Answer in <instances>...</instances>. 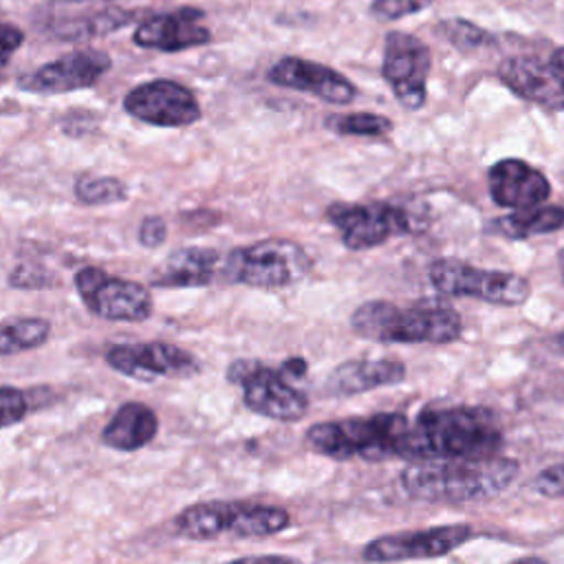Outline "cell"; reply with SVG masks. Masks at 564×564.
<instances>
[{
    "label": "cell",
    "mask_w": 564,
    "mask_h": 564,
    "mask_svg": "<svg viewBox=\"0 0 564 564\" xmlns=\"http://www.w3.org/2000/svg\"><path fill=\"white\" fill-rule=\"evenodd\" d=\"M209 40L212 31L205 26V13L196 7H178L174 11L150 15L132 31V42L137 46L161 53H178L203 46Z\"/></svg>",
    "instance_id": "2e32d148"
},
{
    "label": "cell",
    "mask_w": 564,
    "mask_h": 564,
    "mask_svg": "<svg viewBox=\"0 0 564 564\" xmlns=\"http://www.w3.org/2000/svg\"><path fill=\"white\" fill-rule=\"evenodd\" d=\"M306 361L302 357H289L284 364H282V372L289 377V379H300L306 375Z\"/></svg>",
    "instance_id": "e575fe53"
},
{
    "label": "cell",
    "mask_w": 564,
    "mask_h": 564,
    "mask_svg": "<svg viewBox=\"0 0 564 564\" xmlns=\"http://www.w3.org/2000/svg\"><path fill=\"white\" fill-rule=\"evenodd\" d=\"M355 335L381 344H449L460 337L463 319L445 302L419 300L394 304L368 300L350 315Z\"/></svg>",
    "instance_id": "3957f363"
},
{
    "label": "cell",
    "mask_w": 564,
    "mask_h": 564,
    "mask_svg": "<svg viewBox=\"0 0 564 564\" xmlns=\"http://www.w3.org/2000/svg\"><path fill=\"white\" fill-rule=\"evenodd\" d=\"M220 564H302L289 555H247V557H238V560H229V562H220Z\"/></svg>",
    "instance_id": "836d02e7"
},
{
    "label": "cell",
    "mask_w": 564,
    "mask_h": 564,
    "mask_svg": "<svg viewBox=\"0 0 564 564\" xmlns=\"http://www.w3.org/2000/svg\"><path fill=\"white\" fill-rule=\"evenodd\" d=\"M137 11L121 9V7H108L84 15H73L66 22H59L55 26L57 37L62 40H86V37H99L112 31L123 29L134 20Z\"/></svg>",
    "instance_id": "cb8c5ba5"
},
{
    "label": "cell",
    "mask_w": 564,
    "mask_h": 564,
    "mask_svg": "<svg viewBox=\"0 0 564 564\" xmlns=\"http://www.w3.org/2000/svg\"><path fill=\"white\" fill-rule=\"evenodd\" d=\"M106 364L137 381H154L156 377L187 379L200 370V361L189 350L165 341L119 344L108 348Z\"/></svg>",
    "instance_id": "5bb4252c"
},
{
    "label": "cell",
    "mask_w": 564,
    "mask_h": 564,
    "mask_svg": "<svg viewBox=\"0 0 564 564\" xmlns=\"http://www.w3.org/2000/svg\"><path fill=\"white\" fill-rule=\"evenodd\" d=\"M445 35V40H449L456 48H463V51H469V48H480L485 44L491 42V33L482 31L480 26L463 20V18H452V20H445L441 26H438Z\"/></svg>",
    "instance_id": "83f0119b"
},
{
    "label": "cell",
    "mask_w": 564,
    "mask_h": 564,
    "mask_svg": "<svg viewBox=\"0 0 564 564\" xmlns=\"http://www.w3.org/2000/svg\"><path fill=\"white\" fill-rule=\"evenodd\" d=\"M560 271H562V280H564V249L560 251Z\"/></svg>",
    "instance_id": "74e56055"
},
{
    "label": "cell",
    "mask_w": 564,
    "mask_h": 564,
    "mask_svg": "<svg viewBox=\"0 0 564 564\" xmlns=\"http://www.w3.org/2000/svg\"><path fill=\"white\" fill-rule=\"evenodd\" d=\"M549 66H551V70L555 73V77L560 79V84L564 86V46H560V48H555V51L551 53Z\"/></svg>",
    "instance_id": "d590c367"
},
{
    "label": "cell",
    "mask_w": 564,
    "mask_h": 564,
    "mask_svg": "<svg viewBox=\"0 0 564 564\" xmlns=\"http://www.w3.org/2000/svg\"><path fill=\"white\" fill-rule=\"evenodd\" d=\"M557 341H560V344H562V346H564V333H562V335H560V337H557Z\"/></svg>",
    "instance_id": "f35d334b"
},
{
    "label": "cell",
    "mask_w": 564,
    "mask_h": 564,
    "mask_svg": "<svg viewBox=\"0 0 564 564\" xmlns=\"http://www.w3.org/2000/svg\"><path fill=\"white\" fill-rule=\"evenodd\" d=\"M511 564H549V562L542 560V557H538V555H524V557H520V560H513Z\"/></svg>",
    "instance_id": "8d00e7d4"
},
{
    "label": "cell",
    "mask_w": 564,
    "mask_h": 564,
    "mask_svg": "<svg viewBox=\"0 0 564 564\" xmlns=\"http://www.w3.org/2000/svg\"><path fill=\"white\" fill-rule=\"evenodd\" d=\"M498 75L522 99L549 108H564V86L549 64L527 55H511L502 59Z\"/></svg>",
    "instance_id": "ffe728a7"
},
{
    "label": "cell",
    "mask_w": 564,
    "mask_h": 564,
    "mask_svg": "<svg viewBox=\"0 0 564 564\" xmlns=\"http://www.w3.org/2000/svg\"><path fill=\"white\" fill-rule=\"evenodd\" d=\"M123 110L159 128H185L203 115L196 95L174 79H150L134 86L123 97Z\"/></svg>",
    "instance_id": "4fadbf2b"
},
{
    "label": "cell",
    "mask_w": 564,
    "mask_h": 564,
    "mask_svg": "<svg viewBox=\"0 0 564 564\" xmlns=\"http://www.w3.org/2000/svg\"><path fill=\"white\" fill-rule=\"evenodd\" d=\"M227 381L242 388L245 405L267 419L300 421L308 410L304 392L291 386L289 377L278 368L253 359H236L227 368Z\"/></svg>",
    "instance_id": "9c48e42d"
},
{
    "label": "cell",
    "mask_w": 564,
    "mask_h": 564,
    "mask_svg": "<svg viewBox=\"0 0 564 564\" xmlns=\"http://www.w3.org/2000/svg\"><path fill=\"white\" fill-rule=\"evenodd\" d=\"M326 128L337 134L348 137H383L392 130V121L383 115L375 112H344V115H328L324 119Z\"/></svg>",
    "instance_id": "4316f807"
},
{
    "label": "cell",
    "mask_w": 564,
    "mask_h": 564,
    "mask_svg": "<svg viewBox=\"0 0 564 564\" xmlns=\"http://www.w3.org/2000/svg\"><path fill=\"white\" fill-rule=\"evenodd\" d=\"M427 275L438 293L452 297H474L500 306H520L531 295L529 280L513 271L482 269L452 258L434 260Z\"/></svg>",
    "instance_id": "52a82bcc"
},
{
    "label": "cell",
    "mask_w": 564,
    "mask_h": 564,
    "mask_svg": "<svg viewBox=\"0 0 564 564\" xmlns=\"http://www.w3.org/2000/svg\"><path fill=\"white\" fill-rule=\"evenodd\" d=\"M110 64L112 62L104 51H70L18 77V88L35 95H64L84 90L95 86L106 75Z\"/></svg>",
    "instance_id": "9a60e30c"
},
{
    "label": "cell",
    "mask_w": 564,
    "mask_h": 564,
    "mask_svg": "<svg viewBox=\"0 0 564 564\" xmlns=\"http://www.w3.org/2000/svg\"><path fill=\"white\" fill-rule=\"evenodd\" d=\"M167 238V225L161 216H145L139 225V242L143 247H161Z\"/></svg>",
    "instance_id": "1f68e13d"
},
{
    "label": "cell",
    "mask_w": 564,
    "mask_h": 564,
    "mask_svg": "<svg viewBox=\"0 0 564 564\" xmlns=\"http://www.w3.org/2000/svg\"><path fill=\"white\" fill-rule=\"evenodd\" d=\"M51 335L44 317H11L0 322V355H15L42 346Z\"/></svg>",
    "instance_id": "d4e9b609"
},
{
    "label": "cell",
    "mask_w": 564,
    "mask_h": 564,
    "mask_svg": "<svg viewBox=\"0 0 564 564\" xmlns=\"http://www.w3.org/2000/svg\"><path fill=\"white\" fill-rule=\"evenodd\" d=\"M502 427L494 410L480 405H452L421 410L403 438L401 458L443 460L498 454Z\"/></svg>",
    "instance_id": "6da1fadb"
},
{
    "label": "cell",
    "mask_w": 564,
    "mask_h": 564,
    "mask_svg": "<svg viewBox=\"0 0 564 564\" xmlns=\"http://www.w3.org/2000/svg\"><path fill=\"white\" fill-rule=\"evenodd\" d=\"M29 399L20 388L0 386V430L20 423L26 416Z\"/></svg>",
    "instance_id": "f1b7e54d"
},
{
    "label": "cell",
    "mask_w": 564,
    "mask_h": 564,
    "mask_svg": "<svg viewBox=\"0 0 564 564\" xmlns=\"http://www.w3.org/2000/svg\"><path fill=\"white\" fill-rule=\"evenodd\" d=\"M24 33L11 22H0V70L9 64L13 53L22 46Z\"/></svg>",
    "instance_id": "d6a6232c"
},
{
    "label": "cell",
    "mask_w": 564,
    "mask_h": 564,
    "mask_svg": "<svg viewBox=\"0 0 564 564\" xmlns=\"http://www.w3.org/2000/svg\"><path fill=\"white\" fill-rule=\"evenodd\" d=\"M220 256L207 247L174 249L154 278L156 286H205L220 275Z\"/></svg>",
    "instance_id": "44dd1931"
},
{
    "label": "cell",
    "mask_w": 564,
    "mask_h": 564,
    "mask_svg": "<svg viewBox=\"0 0 564 564\" xmlns=\"http://www.w3.org/2000/svg\"><path fill=\"white\" fill-rule=\"evenodd\" d=\"M430 66V48L416 35L403 31H392L386 35L381 70L403 108L419 110L425 104Z\"/></svg>",
    "instance_id": "7c38bea8"
},
{
    "label": "cell",
    "mask_w": 564,
    "mask_h": 564,
    "mask_svg": "<svg viewBox=\"0 0 564 564\" xmlns=\"http://www.w3.org/2000/svg\"><path fill=\"white\" fill-rule=\"evenodd\" d=\"M474 538L469 524H438L427 529H412L388 533L370 540L361 557L370 564H390L405 560H434L443 557Z\"/></svg>",
    "instance_id": "8fae6325"
},
{
    "label": "cell",
    "mask_w": 564,
    "mask_h": 564,
    "mask_svg": "<svg viewBox=\"0 0 564 564\" xmlns=\"http://www.w3.org/2000/svg\"><path fill=\"white\" fill-rule=\"evenodd\" d=\"M326 218L339 231L341 242L352 251L372 249L394 236L425 227L410 209L388 203H333L326 209Z\"/></svg>",
    "instance_id": "ba28073f"
},
{
    "label": "cell",
    "mask_w": 564,
    "mask_h": 564,
    "mask_svg": "<svg viewBox=\"0 0 564 564\" xmlns=\"http://www.w3.org/2000/svg\"><path fill=\"white\" fill-rule=\"evenodd\" d=\"M75 289L86 308L110 322H143L152 315L148 286L126 278H112L99 267H82L75 273Z\"/></svg>",
    "instance_id": "30bf717a"
},
{
    "label": "cell",
    "mask_w": 564,
    "mask_h": 564,
    "mask_svg": "<svg viewBox=\"0 0 564 564\" xmlns=\"http://www.w3.org/2000/svg\"><path fill=\"white\" fill-rule=\"evenodd\" d=\"M432 0H372L370 11L381 20H399L425 9Z\"/></svg>",
    "instance_id": "4dcf8cb0"
},
{
    "label": "cell",
    "mask_w": 564,
    "mask_h": 564,
    "mask_svg": "<svg viewBox=\"0 0 564 564\" xmlns=\"http://www.w3.org/2000/svg\"><path fill=\"white\" fill-rule=\"evenodd\" d=\"M269 82L300 93H311L328 104L346 106L357 97L355 84L330 66L313 59L286 55L269 68Z\"/></svg>",
    "instance_id": "e0dca14e"
},
{
    "label": "cell",
    "mask_w": 564,
    "mask_h": 564,
    "mask_svg": "<svg viewBox=\"0 0 564 564\" xmlns=\"http://www.w3.org/2000/svg\"><path fill=\"white\" fill-rule=\"evenodd\" d=\"M518 474L520 463L500 454L414 460L401 471V487L423 502H480L502 494Z\"/></svg>",
    "instance_id": "7a4b0ae2"
},
{
    "label": "cell",
    "mask_w": 564,
    "mask_h": 564,
    "mask_svg": "<svg viewBox=\"0 0 564 564\" xmlns=\"http://www.w3.org/2000/svg\"><path fill=\"white\" fill-rule=\"evenodd\" d=\"M311 271L308 253L291 240L267 238L231 249L220 267L227 282L253 289H282L300 282Z\"/></svg>",
    "instance_id": "8992f818"
},
{
    "label": "cell",
    "mask_w": 564,
    "mask_h": 564,
    "mask_svg": "<svg viewBox=\"0 0 564 564\" xmlns=\"http://www.w3.org/2000/svg\"><path fill=\"white\" fill-rule=\"evenodd\" d=\"M291 524L286 509L260 502L209 500L185 507L174 518V531L187 540L231 538H267L284 531Z\"/></svg>",
    "instance_id": "5b68a950"
},
{
    "label": "cell",
    "mask_w": 564,
    "mask_h": 564,
    "mask_svg": "<svg viewBox=\"0 0 564 564\" xmlns=\"http://www.w3.org/2000/svg\"><path fill=\"white\" fill-rule=\"evenodd\" d=\"M73 2H77V0H73Z\"/></svg>",
    "instance_id": "ab89813d"
},
{
    "label": "cell",
    "mask_w": 564,
    "mask_h": 564,
    "mask_svg": "<svg viewBox=\"0 0 564 564\" xmlns=\"http://www.w3.org/2000/svg\"><path fill=\"white\" fill-rule=\"evenodd\" d=\"M564 227V207L538 205L529 209H516L513 214L494 220V231L513 240L553 234Z\"/></svg>",
    "instance_id": "603a6c76"
},
{
    "label": "cell",
    "mask_w": 564,
    "mask_h": 564,
    "mask_svg": "<svg viewBox=\"0 0 564 564\" xmlns=\"http://www.w3.org/2000/svg\"><path fill=\"white\" fill-rule=\"evenodd\" d=\"M533 491L542 498H564V463L540 469L533 478Z\"/></svg>",
    "instance_id": "f546056e"
},
{
    "label": "cell",
    "mask_w": 564,
    "mask_h": 564,
    "mask_svg": "<svg viewBox=\"0 0 564 564\" xmlns=\"http://www.w3.org/2000/svg\"><path fill=\"white\" fill-rule=\"evenodd\" d=\"M159 432V419L154 410L139 401H128L117 408L112 419L101 432L104 445L119 452H134L145 447Z\"/></svg>",
    "instance_id": "7402d4cb"
},
{
    "label": "cell",
    "mask_w": 564,
    "mask_h": 564,
    "mask_svg": "<svg viewBox=\"0 0 564 564\" xmlns=\"http://www.w3.org/2000/svg\"><path fill=\"white\" fill-rule=\"evenodd\" d=\"M489 194L496 205L529 209L551 196L549 178L522 159H502L489 167Z\"/></svg>",
    "instance_id": "ac0fdd59"
},
{
    "label": "cell",
    "mask_w": 564,
    "mask_h": 564,
    "mask_svg": "<svg viewBox=\"0 0 564 564\" xmlns=\"http://www.w3.org/2000/svg\"><path fill=\"white\" fill-rule=\"evenodd\" d=\"M73 192L84 205H112L128 198V187L117 176H77Z\"/></svg>",
    "instance_id": "484cf974"
},
{
    "label": "cell",
    "mask_w": 564,
    "mask_h": 564,
    "mask_svg": "<svg viewBox=\"0 0 564 564\" xmlns=\"http://www.w3.org/2000/svg\"><path fill=\"white\" fill-rule=\"evenodd\" d=\"M405 364L397 357H364L339 364L326 379L324 390L330 397H352L405 379Z\"/></svg>",
    "instance_id": "d6986e66"
},
{
    "label": "cell",
    "mask_w": 564,
    "mask_h": 564,
    "mask_svg": "<svg viewBox=\"0 0 564 564\" xmlns=\"http://www.w3.org/2000/svg\"><path fill=\"white\" fill-rule=\"evenodd\" d=\"M410 421L401 412H377L370 416H348L322 421L306 430L304 443L311 452L335 460H388L401 458V447Z\"/></svg>",
    "instance_id": "277c9868"
}]
</instances>
